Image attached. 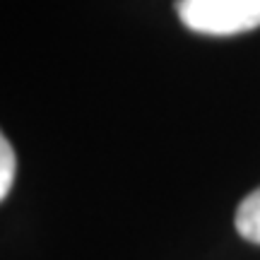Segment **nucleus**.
<instances>
[{
    "label": "nucleus",
    "instance_id": "obj_3",
    "mask_svg": "<svg viewBox=\"0 0 260 260\" xmlns=\"http://www.w3.org/2000/svg\"><path fill=\"white\" fill-rule=\"evenodd\" d=\"M15 181V152L10 147L8 138L0 140V198H5Z\"/></svg>",
    "mask_w": 260,
    "mask_h": 260
},
{
    "label": "nucleus",
    "instance_id": "obj_2",
    "mask_svg": "<svg viewBox=\"0 0 260 260\" xmlns=\"http://www.w3.org/2000/svg\"><path fill=\"white\" fill-rule=\"evenodd\" d=\"M236 232L241 239L260 246V188L246 195L236 210Z\"/></svg>",
    "mask_w": 260,
    "mask_h": 260
},
{
    "label": "nucleus",
    "instance_id": "obj_1",
    "mask_svg": "<svg viewBox=\"0 0 260 260\" xmlns=\"http://www.w3.org/2000/svg\"><path fill=\"white\" fill-rule=\"evenodd\" d=\"M178 17L188 29L232 37L260 27V0H178Z\"/></svg>",
    "mask_w": 260,
    "mask_h": 260
}]
</instances>
